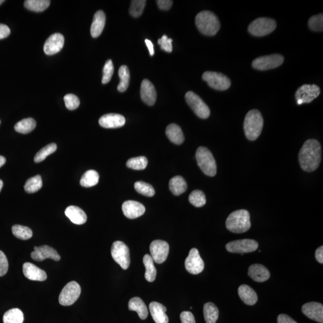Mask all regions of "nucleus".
<instances>
[{
    "label": "nucleus",
    "instance_id": "obj_1",
    "mask_svg": "<svg viewBox=\"0 0 323 323\" xmlns=\"http://www.w3.org/2000/svg\"><path fill=\"white\" fill-rule=\"evenodd\" d=\"M299 161L304 171L308 173L316 171L322 161V146L319 142L314 139L305 141L299 152Z\"/></svg>",
    "mask_w": 323,
    "mask_h": 323
},
{
    "label": "nucleus",
    "instance_id": "obj_2",
    "mask_svg": "<svg viewBox=\"0 0 323 323\" xmlns=\"http://www.w3.org/2000/svg\"><path fill=\"white\" fill-rule=\"evenodd\" d=\"M264 120L261 112L257 109H251L246 114L244 121V130L246 137L249 140L255 141L262 132Z\"/></svg>",
    "mask_w": 323,
    "mask_h": 323
},
{
    "label": "nucleus",
    "instance_id": "obj_3",
    "mask_svg": "<svg viewBox=\"0 0 323 323\" xmlns=\"http://www.w3.org/2000/svg\"><path fill=\"white\" fill-rule=\"evenodd\" d=\"M195 22L201 33L208 36L215 35L220 28L217 16L210 11H201L197 14Z\"/></svg>",
    "mask_w": 323,
    "mask_h": 323
},
{
    "label": "nucleus",
    "instance_id": "obj_4",
    "mask_svg": "<svg viewBox=\"0 0 323 323\" xmlns=\"http://www.w3.org/2000/svg\"><path fill=\"white\" fill-rule=\"evenodd\" d=\"M226 225L227 229L233 233L247 232L251 227L250 213L245 210H236L228 216Z\"/></svg>",
    "mask_w": 323,
    "mask_h": 323
},
{
    "label": "nucleus",
    "instance_id": "obj_5",
    "mask_svg": "<svg viewBox=\"0 0 323 323\" xmlns=\"http://www.w3.org/2000/svg\"><path fill=\"white\" fill-rule=\"evenodd\" d=\"M196 158L198 166L206 176H215L217 174V165L212 153L207 147L201 146L198 148Z\"/></svg>",
    "mask_w": 323,
    "mask_h": 323
},
{
    "label": "nucleus",
    "instance_id": "obj_6",
    "mask_svg": "<svg viewBox=\"0 0 323 323\" xmlns=\"http://www.w3.org/2000/svg\"><path fill=\"white\" fill-rule=\"evenodd\" d=\"M277 27V22L269 17H259L253 20L248 26V31L256 37L265 36L271 34Z\"/></svg>",
    "mask_w": 323,
    "mask_h": 323
},
{
    "label": "nucleus",
    "instance_id": "obj_7",
    "mask_svg": "<svg viewBox=\"0 0 323 323\" xmlns=\"http://www.w3.org/2000/svg\"><path fill=\"white\" fill-rule=\"evenodd\" d=\"M111 254L112 259L120 267L126 270L130 265V255L128 247L121 241H115L112 245Z\"/></svg>",
    "mask_w": 323,
    "mask_h": 323
},
{
    "label": "nucleus",
    "instance_id": "obj_8",
    "mask_svg": "<svg viewBox=\"0 0 323 323\" xmlns=\"http://www.w3.org/2000/svg\"><path fill=\"white\" fill-rule=\"evenodd\" d=\"M81 294V287L76 281H71L65 286L59 296L62 306H70L78 300Z\"/></svg>",
    "mask_w": 323,
    "mask_h": 323
},
{
    "label": "nucleus",
    "instance_id": "obj_9",
    "mask_svg": "<svg viewBox=\"0 0 323 323\" xmlns=\"http://www.w3.org/2000/svg\"><path fill=\"white\" fill-rule=\"evenodd\" d=\"M185 99L190 108L198 117L204 119L209 117L210 109L209 106L197 94L189 91L186 93Z\"/></svg>",
    "mask_w": 323,
    "mask_h": 323
},
{
    "label": "nucleus",
    "instance_id": "obj_10",
    "mask_svg": "<svg viewBox=\"0 0 323 323\" xmlns=\"http://www.w3.org/2000/svg\"><path fill=\"white\" fill-rule=\"evenodd\" d=\"M284 60L283 56L280 54L263 56L255 59L252 62V66L258 70L266 71L280 66Z\"/></svg>",
    "mask_w": 323,
    "mask_h": 323
},
{
    "label": "nucleus",
    "instance_id": "obj_11",
    "mask_svg": "<svg viewBox=\"0 0 323 323\" xmlns=\"http://www.w3.org/2000/svg\"><path fill=\"white\" fill-rule=\"evenodd\" d=\"M203 79L208 83L210 87L218 91H226L230 87V79L223 74L214 72H206Z\"/></svg>",
    "mask_w": 323,
    "mask_h": 323
},
{
    "label": "nucleus",
    "instance_id": "obj_12",
    "mask_svg": "<svg viewBox=\"0 0 323 323\" xmlns=\"http://www.w3.org/2000/svg\"><path fill=\"white\" fill-rule=\"evenodd\" d=\"M320 88L316 85H304L296 92L295 98L298 105L310 103L320 96Z\"/></svg>",
    "mask_w": 323,
    "mask_h": 323
},
{
    "label": "nucleus",
    "instance_id": "obj_13",
    "mask_svg": "<svg viewBox=\"0 0 323 323\" xmlns=\"http://www.w3.org/2000/svg\"><path fill=\"white\" fill-rule=\"evenodd\" d=\"M259 247V244L253 239H244L236 240L227 243L226 250L233 253H248L256 251Z\"/></svg>",
    "mask_w": 323,
    "mask_h": 323
},
{
    "label": "nucleus",
    "instance_id": "obj_14",
    "mask_svg": "<svg viewBox=\"0 0 323 323\" xmlns=\"http://www.w3.org/2000/svg\"><path fill=\"white\" fill-rule=\"evenodd\" d=\"M150 250L154 262L161 264L167 259L170 246L166 241L155 240L151 243Z\"/></svg>",
    "mask_w": 323,
    "mask_h": 323
},
{
    "label": "nucleus",
    "instance_id": "obj_15",
    "mask_svg": "<svg viewBox=\"0 0 323 323\" xmlns=\"http://www.w3.org/2000/svg\"><path fill=\"white\" fill-rule=\"evenodd\" d=\"M204 262L201 257L199 251L197 248H192L189 256L185 260L186 270L190 274L197 275L201 273L204 269Z\"/></svg>",
    "mask_w": 323,
    "mask_h": 323
},
{
    "label": "nucleus",
    "instance_id": "obj_16",
    "mask_svg": "<svg viewBox=\"0 0 323 323\" xmlns=\"http://www.w3.org/2000/svg\"><path fill=\"white\" fill-rule=\"evenodd\" d=\"M32 259L37 262L43 261L47 259L59 261L61 259L57 251L48 245H41L40 247H34V251L31 253Z\"/></svg>",
    "mask_w": 323,
    "mask_h": 323
},
{
    "label": "nucleus",
    "instance_id": "obj_17",
    "mask_svg": "<svg viewBox=\"0 0 323 323\" xmlns=\"http://www.w3.org/2000/svg\"><path fill=\"white\" fill-rule=\"evenodd\" d=\"M64 40L63 35L60 33L50 35L44 43V53L47 55H53L60 52L63 48Z\"/></svg>",
    "mask_w": 323,
    "mask_h": 323
},
{
    "label": "nucleus",
    "instance_id": "obj_18",
    "mask_svg": "<svg viewBox=\"0 0 323 323\" xmlns=\"http://www.w3.org/2000/svg\"><path fill=\"white\" fill-rule=\"evenodd\" d=\"M302 311L308 318L320 323H323V305L322 304L309 302L303 305Z\"/></svg>",
    "mask_w": 323,
    "mask_h": 323
},
{
    "label": "nucleus",
    "instance_id": "obj_19",
    "mask_svg": "<svg viewBox=\"0 0 323 323\" xmlns=\"http://www.w3.org/2000/svg\"><path fill=\"white\" fill-rule=\"evenodd\" d=\"M122 211L127 218L134 219L144 214L146 209L143 204L135 201H127L123 204Z\"/></svg>",
    "mask_w": 323,
    "mask_h": 323
},
{
    "label": "nucleus",
    "instance_id": "obj_20",
    "mask_svg": "<svg viewBox=\"0 0 323 323\" xmlns=\"http://www.w3.org/2000/svg\"><path fill=\"white\" fill-rule=\"evenodd\" d=\"M141 97L148 106H153L156 103L157 93L155 88L149 80L144 79L141 83Z\"/></svg>",
    "mask_w": 323,
    "mask_h": 323
},
{
    "label": "nucleus",
    "instance_id": "obj_21",
    "mask_svg": "<svg viewBox=\"0 0 323 323\" xmlns=\"http://www.w3.org/2000/svg\"><path fill=\"white\" fill-rule=\"evenodd\" d=\"M125 122V118L123 115L115 113L104 115L99 120L100 125L105 128H117L123 126Z\"/></svg>",
    "mask_w": 323,
    "mask_h": 323
},
{
    "label": "nucleus",
    "instance_id": "obj_22",
    "mask_svg": "<svg viewBox=\"0 0 323 323\" xmlns=\"http://www.w3.org/2000/svg\"><path fill=\"white\" fill-rule=\"evenodd\" d=\"M23 273L32 281H44L47 279L46 272L31 263L26 262L23 265Z\"/></svg>",
    "mask_w": 323,
    "mask_h": 323
},
{
    "label": "nucleus",
    "instance_id": "obj_23",
    "mask_svg": "<svg viewBox=\"0 0 323 323\" xmlns=\"http://www.w3.org/2000/svg\"><path fill=\"white\" fill-rule=\"evenodd\" d=\"M248 275L256 282L263 283L270 278V272L265 266L254 264L249 268Z\"/></svg>",
    "mask_w": 323,
    "mask_h": 323
},
{
    "label": "nucleus",
    "instance_id": "obj_24",
    "mask_svg": "<svg viewBox=\"0 0 323 323\" xmlns=\"http://www.w3.org/2000/svg\"><path fill=\"white\" fill-rule=\"evenodd\" d=\"M151 315L156 323H168V317L166 314L167 308L164 305L152 302L149 305Z\"/></svg>",
    "mask_w": 323,
    "mask_h": 323
},
{
    "label": "nucleus",
    "instance_id": "obj_25",
    "mask_svg": "<svg viewBox=\"0 0 323 323\" xmlns=\"http://www.w3.org/2000/svg\"><path fill=\"white\" fill-rule=\"evenodd\" d=\"M65 215L70 219L72 223L76 224H83L87 221V215L81 208L76 206L67 207L65 211Z\"/></svg>",
    "mask_w": 323,
    "mask_h": 323
},
{
    "label": "nucleus",
    "instance_id": "obj_26",
    "mask_svg": "<svg viewBox=\"0 0 323 323\" xmlns=\"http://www.w3.org/2000/svg\"><path fill=\"white\" fill-rule=\"evenodd\" d=\"M106 14L102 10L97 11L95 14L91 28L92 37L97 38L102 34L106 24Z\"/></svg>",
    "mask_w": 323,
    "mask_h": 323
},
{
    "label": "nucleus",
    "instance_id": "obj_27",
    "mask_svg": "<svg viewBox=\"0 0 323 323\" xmlns=\"http://www.w3.org/2000/svg\"><path fill=\"white\" fill-rule=\"evenodd\" d=\"M238 294L240 298L246 305L251 306L257 302L258 297L256 292L245 284L239 287Z\"/></svg>",
    "mask_w": 323,
    "mask_h": 323
},
{
    "label": "nucleus",
    "instance_id": "obj_28",
    "mask_svg": "<svg viewBox=\"0 0 323 323\" xmlns=\"http://www.w3.org/2000/svg\"><path fill=\"white\" fill-rule=\"evenodd\" d=\"M166 134H167L169 140L174 144H182L185 141V136H184L182 129L176 124H169L166 129Z\"/></svg>",
    "mask_w": 323,
    "mask_h": 323
},
{
    "label": "nucleus",
    "instance_id": "obj_29",
    "mask_svg": "<svg viewBox=\"0 0 323 323\" xmlns=\"http://www.w3.org/2000/svg\"><path fill=\"white\" fill-rule=\"evenodd\" d=\"M128 308L130 311L137 312L141 320L146 319L149 314L146 304L138 297L133 298L129 301Z\"/></svg>",
    "mask_w": 323,
    "mask_h": 323
},
{
    "label": "nucleus",
    "instance_id": "obj_30",
    "mask_svg": "<svg viewBox=\"0 0 323 323\" xmlns=\"http://www.w3.org/2000/svg\"><path fill=\"white\" fill-rule=\"evenodd\" d=\"M170 189L172 193L176 196H179L186 191L188 185L186 180L182 177L178 176L172 178L170 181Z\"/></svg>",
    "mask_w": 323,
    "mask_h": 323
},
{
    "label": "nucleus",
    "instance_id": "obj_31",
    "mask_svg": "<svg viewBox=\"0 0 323 323\" xmlns=\"http://www.w3.org/2000/svg\"><path fill=\"white\" fill-rule=\"evenodd\" d=\"M143 263L145 268H146L145 278L149 282H153L156 279L157 271L155 266L154 265L153 260L150 255H145L143 257Z\"/></svg>",
    "mask_w": 323,
    "mask_h": 323
},
{
    "label": "nucleus",
    "instance_id": "obj_32",
    "mask_svg": "<svg viewBox=\"0 0 323 323\" xmlns=\"http://www.w3.org/2000/svg\"><path fill=\"white\" fill-rule=\"evenodd\" d=\"M204 315L206 323H215L219 316L217 307L212 302H208L204 305Z\"/></svg>",
    "mask_w": 323,
    "mask_h": 323
},
{
    "label": "nucleus",
    "instance_id": "obj_33",
    "mask_svg": "<svg viewBox=\"0 0 323 323\" xmlns=\"http://www.w3.org/2000/svg\"><path fill=\"white\" fill-rule=\"evenodd\" d=\"M36 127V121L32 118H24L18 121L14 126L15 131L26 134L33 131Z\"/></svg>",
    "mask_w": 323,
    "mask_h": 323
},
{
    "label": "nucleus",
    "instance_id": "obj_34",
    "mask_svg": "<svg viewBox=\"0 0 323 323\" xmlns=\"http://www.w3.org/2000/svg\"><path fill=\"white\" fill-rule=\"evenodd\" d=\"M100 176L95 170H88L83 175L81 180V185L85 188H91L99 183Z\"/></svg>",
    "mask_w": 323,
    "mask_h": 323
},
{
    "label": "nucleus",
    "instance_id": "obj_35",
    "mask_svg": "<svg viewBox=\"0 0 323 323\" xmlns=\"http://www.w3.org/2000/svg\"><path fill=\"white\" fill-rule=\"evenodd\" d=\"M50 4L49 0H26L24 2V6L29 10L41 12L47 9Z\"/></svg>",
    "mask_w": 323,
    "mask_h": 323
},
{
    "label": "nucleus",
    "instance_id": "obj_36",
    "mask_svg": "<svg viewBox=\"0 0 323 323\" xmlns=\"http://www.w3.org/2000/svg\"><path fill=\"white\" fill-rule=\"evenodd\" d=\"M24 316L19 308H13L4 314V323H23Z\"/></svg>",
    "mask_w": 323,
    "mask_h": 323
},
{
    "label": "nucleus",
    "instance_id": "obj_37",
    "mask_svg": "<svg viewBox=\"0 0 323 323\" xmlns=\"http://www.w3.org/2000/svg\"><path fill=\"white\" fill-rule=\"evenodd\" d=\"M118 76L120 81L118 85L117 90L120 93H123L129 87L130 73L128 67L126 66H121L118 70Z\"/></svg>",
    "mask_w": 323,
    "mask_h": 323
},
{
    "label": "nucleus",
    "instance_id": "obj_38",
    "mask_svg": "<svg viewBox=\"0 0 323 323\" xmlns=\"http://www.w3.org/2000/svg\"><path fill=\"white\" fill-rule=\"evenodd\" d=\"M42 179L39 175L30 178L25 183L24 189L26 192L28 194H33L42 188Z\"/></svg>",
    "mask_w": 323,
    "mask_h": 323
},
{
    "label": "nucleus",
    "instance_id": "obj_39",
    "mask_svg": "<svg viewBox=\"0 0 323 323\" xmlns=\"http://www.w3.org/2000/svg\"><path fill=\"white\" fill-rule=\"evenodd\" d=\"M13 234L17 238L27 240L32 236V231L30 228L22 225L16 224L11 228Z\"/></svg>",
    "mask_w": 323,
    "mask_h": 323
},
{
    "label": "nucleus",
    "instance_id": "obj_40",
    "mask_svg": "<svg viewBox=\"0 0 323 323\" xmlns=\"http://www.w3.org/2000/svg\"><path fill=\"white\" fill-rule=\"evenodd\" d=\"M189 202L196 207H202L206 204V195L203 191L195 190L189 195Z\"/></svg>",
    "mask_w": 323,
    "mask_h": 323
},
{
    "label": "nucleus",
    "instance_id": "obj_41",
    "mask_svg": "<svg viewBox=\"0 0 323 323\" xmlns=\"http://www.w3.org/2000/svg\"><path fill=\"white\" fill-rule=\"evenodd\" d=\"M148 160L144 156H139L128 160L126 162L127 168L134 170H143L147 167Z\"/></svg>",
    "mask_w": 323,
    "mask_h": 323
},
{
    "label": "nucleus",
    "instance_id": "obj_42",
    "mask_svg": "<svg viewBox=\"0 0 323 323\" xmlns=\"http://www.w3.org/2000/svg\"><path fill=\"white\" fill-rule=\"evenodd\" d=\"M57 149V145L55 143H51L47 145L41 149L34 157V162L39 163L44 161L47 156L54 153Z\"/></svg>",
    "mask_w": 323,
    "mask_h": 323
},
{
    "label": "nucleus",
    "instance_id": "obj_43",
    "mask_svg": "<svg viewBox=\"0 0 323 323\" xmlns=\"http://www.w3.org/2000/svg\"><path fill=\"white\" fill-rule=\"evenodd\" d=\"M134 188L139 194L148 197H153L155 194V189L152 185L143 182H137L135 183Z\"/></svg>",
    "mask_w": 323,
    "mask_h": 323
},
{
    "label": "nucleus",
    "instance_id": "obj_44",
    "mask_svg": "<svg viewBox=\"0 0 323 323\" xmlns=\"http://www.w3.org/2000/svg\"><path fill=\"white\" fill-rule=\"evenodd\" d=\"M146 1L145 0H134L131 1L129 8V13L134 17H140L143 12Z\"/></svg>",
    "mask_w": 323,
    "mask_h": 323
},
{
    "label": "nucleus",
    "instance_id": "obj_45",
    "mask_svg": "<svg viewBox=\"0 0 323 323\" xmlns=\"http://www.w3.org/2000/svg\"><path fill=\"white\" fill-rule=\"evenodd\" d=\"M309 27L314 31H323V14H317L311 17L308 21Z\"/></svg>",
    "mask_w": 323,
    "mask_h": 323
},
{
    "label": "nucleus",
    "instance_id": "obj_46",
    "mask_svg": "<svg viewBox=\"0 0 323 323\" xmlns=\"http://www.w3.org/2000/svg\"><path fill=\"white\" fill-rule=\"evenodd\" d=\"M114 73L113 64L111 59L107 61L103 69V76L102 79L103 84H107L112 78Z\"/></svg>",
    "mask_w": 323,
    "mask_h": 323
},
{
    "label": "nucleus",
    "instance_id": "obj_47",
    "mask_svg": "<svg viewBox=\"0 0 323 323\" xmlns=\"http://www.w3.org/2000/svg\"><path fill=\"white\" fill-rule=\"evenodd\" d=\"M66 108L70 110H74L79 108L80 100L78 97L74 94H67L64 98Z\"/></svg>",
    "mask_w": 323,
    "mask_h": 323
},
{
    "label": "nucleus",
    "instance_id": "obj_48",
    "mask_svg": "<svg viewBox=\"0 0 323 323\" xmlns=\"http://www.w3.org/2000/svg\"><path fill=\"white\" fill-rule=\"evenodd\" d=\"M173 40L169 38L167 35H163L161 38L158 40V44L161 46V48L164 51L171 53L173 51V46H172Z\"/></svg>",
    "mask_w": 323,
    "mask_h": 323
},
{
    "label": "nucleus",
    "instance_id": "obj_49",
    "mask_svg": "<svg viewBox=\"0 0 323 323\" xmlns=\"http://www.w3.org/2000/svg\"><path fill=\"white\" fill-rule=\"evenodd\" d=\"M8 269L7 258L2 251L0 250V277L6 274Z\"/></svg>",
    "mask_w": 323,
    "mask_h": 323
},
{
    "label": "nucleus",
    "instance_id": "obj_50",
    "mask_svg": "<svg viewBox=\"0 0 323 323\" xmlns=\"http://www.w3.org/2000/svg\"><path fill=\"white\" fill-rule=\"evenodd\" d=\"M180 319L182 323H196L194 316L189 311H184L181 314Z\"/></svg>",
    "mask_w": 323,
    "mask_h": 323
},
{
    "label": "nucleus",
    "instance_id": "obj_51",
    "mask_svg": "<svg viewBox=\"0 0 323 323\" xmlns=\"http://www.w3.org/2000/svg\"><path fill=\"white\" fill-rule=\"evenodd\" d=\"M156 2L160 9L162 10L170 9L173 3V1L170 0H158Z\"/></svg>",
    "mask_w": 323,
    "mask_h": 323
},
{
    "label": "nucleus",
    "instance_id": "obj_52",
    "mask_svg": "<svg viewBox=\"0 0 323 323\" xmlns=\"http://www.w3.org/2000/svg\"><path fill=\"white\" fill-rule=\"evenodd\" d=\"M10 34V29L8 26L0 23V40L7 38Z\"/></svg>",
    "mask_w": 323,
    "mask_h": 323
},
{
    "label": "nucleus",
    "instance_id": "obj_53",
    "mask_svg": "<svg viewBox=\"0 0 323 323\" xmlns=\"http://www.w3.org/2000/svg\"><path fill=\"white\" fill-rule=\"evenodd\" d=\"M277 322L278 323H298L286 314H280L278 317Z\"/></svg>",
    "mask_w": 323,
    "mask_h": 323
},
{
    "label": "nucleus",
    "instance_id": "obj_54",
    "mask_svg": "<svg viewBox=\"0 0 323 323\" xmlns=\"http://www.w3.org/2000/svg\"><path fill=\"white\" fill-rule=\"evenodd\" d=\"M316 258L320 263H323V247L321 246L316 251Z\"/></svg>",
    "mask_w": 323,
    "mask_h": 323
},
{
    "label": "nucleus",
    "instance_id": "obj_55",
    "mask_svg": "<svg viewBox=\"0 0 323 323\" xmlns=\"http://www.w3.org/2000/svg\"><path fill=\"white\" fill-rule=\"evenodd\" d=\"M145 43H146V46L148 49H149L150 56H153L155 54V50H154V46L152 41L146 39L145 40Z\"/></svg>",
    "mask_w": 323,
    "mask_h": 323
},
{
    "label": "nucleus",
    "instance_id": "obj_56",
    "mask_svg": "<svg viewBox=\"0 0 323 323\" xmlns=\"http://www.w3.org/2000/svg\"><path fill=\"white\" fill-rule=\"evenodd\" d=\"M5 162H6V159H5L4 157L0 156V168L2 167L5 164Z\"/></svg>",
    "mask_w": 323,
    "mask_h": 323
},
{
    "label": "nucleus",
    "instance_id": "obj_57",
    "mask_svg": "<svg viewBox=\"0 0 323 323\" xmlns=\"http://www.w3.org/2000/svg\"><path fill=\"white\" fill-rule=\"evenodd\" d=\"M2 187H3V182L1 180H0V192H1Z\"/></svg>",
    "mask_w": 323,
    "mask_h": 323
},
{
    "label": "nucleus",
    "instance_id": "obj_58",
    "mask_svg": "<svg viewBox=\"0 0 323 323\" xmlns=\"http://www.w3.org/2000/svg\"><path fill=\"white\" fill-rule=\"evenodd\" d=\"M4 2V0H0V5L3 3Z\"/></svg>",
    "mask_w": 323,
    "mask_h": 323
},
{
    "label": "nucleus",
    "instance_id": "obj_59",
    "mask_svg": "<svg viewBox=\"0 0 323 323\" xmlns=\"http://www.w3.org/2000/svg\"><path fill=\"white\" fill-rule=\"evenodd\" d=\"M0 124H1V120H0Z\"/></svg>",
    "mask_w": 323,
    "mask_h": 323
}]
</instances>
